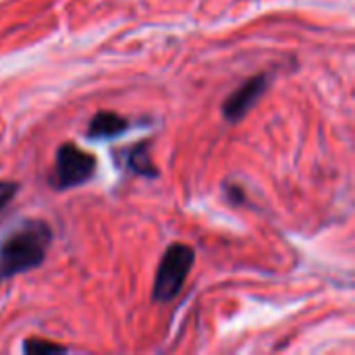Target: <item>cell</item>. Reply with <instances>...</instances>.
I'll return each mask as SVG.
<instances>
[{
  "label": "cell",
  "instance_id": "ba28073f",
  "mask_svg": "<svg viewBox=\"0 0 355 355\" xmlns=\"http://www.w3.org/2000/svg\"><path fill=\"white\" fill-rule=\"evenodd\" d=\"M17 193H19V183H15V181H0V210H4L15 200Z\"/></svg>",
  "mask_w": 355,
  "mask_h": 355
},
{
  "label": "cell",
  "instance_id": "3957f363",
  "mask_svg": "<svg viewBox=\"0 0 355 355\" xmlns=\"http://www.w3.org/2000/svg\"><path fill=\"white\" fill-rule=\"evenodd\" d=\"M96 156L75 144H62L56 152L50 185L54 189H69L87 183L96 173Z\"/></svg>",
  "mask_w": 355,
  "mask_h": 355
},
{
  "label": "cell",
  "instance_id": "5b68a950",
  "mask_svg": "<svg viewBox=\"0 0 355 355\" xmlns=\"http://www.w3.org/2000/svg\"><path fill=\"white\" fill-rule=\"evenodd\" d=\"M127 129H129V121L125 116L104 110V112H98L89 121L87 135L92 139H112V137H119L121 133H125Z\"/></svg>",
  "mask_w": 355,
  "mask_h": 355
},
{
  "label": "cell",
  "instance_id": "52a82bcc",
  "mask_svg": "<svg viewBox=\"0 0 355 355\" xmlns=\"http://www.w3.org/2000/svg\"><path fill=\"white\" fill-rule=\"evenodd\" d=\"M23 352L25 354H56V352H64V347L46 339H29L23 345Z\"/></svg>",
  "mask_w": 355,
  "mask_h": 355
},
{
  "label": "cell",
  "instance_id": "7a4b0ae2",
  "mask_svg": "<svg viewBox=\"0 0 355 355\" xmlns=\"http://www.w3.org/2000/svg\"><path fill=\"white\" fill-rule=\"evenodd\" d=\"M193 260H196V254L185 243H173L164 252V256L158 264V270H156L154 287H152L154 304L173 302L181 293V289L189 277V270L193 266Z\"/></svg>",
  "mask_w": 355,
  "mask_h": 355
},
{
  "label": "cell",
  "instance_id": "277c9868",
  "mask_svg": "<svg viewBox=\"0 0 355 355\" xmlns=\"http://www.w3.org/2000/svg\"><path fill=\"white\" fill-rule=\"evenodd\" d=\"M268 75H256V77H250L248 81H243L223 104V114L227 121L235 123L239 119H243L254 106L256 102L262 98V94L266 92L268 87Z\"/></svg>",
  "mask_w": 355,
  "mask_h": 355
},
{
  "label": "cell",
  "instance_id": "8992f818",
  "mask_svg": "<svg viewBox=\"0 0 355 355\" xmlns=\"http://www.w3.org/2000/svg\"><path fill=\"white\" fill-rule=\"evenodd\" d=\"M150 144L144 141V144H137L129 150L127 154V166L135 173V175H141V177H156L158 175V168L154 166L152 158H150Z\"/></svg>",
  "mask_w": 355,
  "mask_h": 355
},
{
  "label": "cell",
  "instance_id": "6da1fadb",
  "mask_svg": "<svg viewBox=\"0 0 355 355\" xmlns=\"http://www.w3.org/2000/svg\"><path fill=\"white\" fill-rule=\"evenodd\" d=\"M52 243V229L44 220H25L0 243V279L37 268Z\"/></svg>",
  "mask_w": 355,
  "mask_h": 355
}]
</instances>
